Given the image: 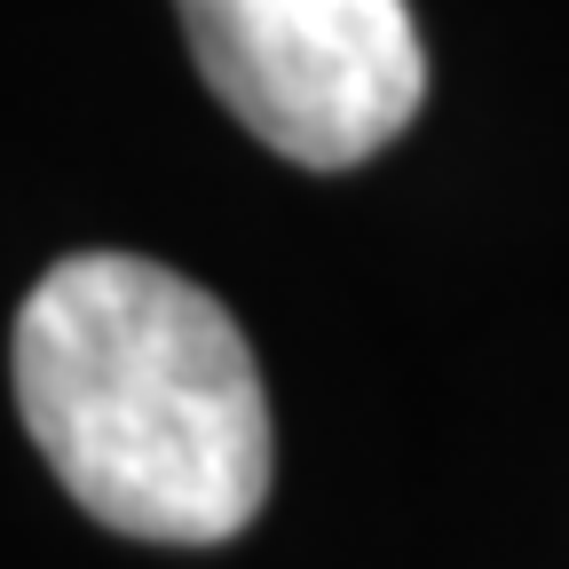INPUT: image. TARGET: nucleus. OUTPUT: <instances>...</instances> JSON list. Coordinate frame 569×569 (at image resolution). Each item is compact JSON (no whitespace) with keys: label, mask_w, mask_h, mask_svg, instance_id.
<instances>
[{"label":"nucleus","mask_w":569,"mask_h":569,"mask_svg":"<svg viewBox=\"0 0 569 569\" xmlns=\"http://www.w3.org/2000/svg\"><path fill=\"white\" fill-rule=\"evenodd\" d=\"M17 411L103 530L222 546L269 498V396L238 317L142 253H71L24 293Z\"/></svg>","instance_id":"1"},{"label":"nucleus","mask_w":569,"mask_h":569,"mask_svg":"<svg viewBox=\"0 0 569 569\" xmlns=\"http://www.w3.org/2000/svg\"><path fill=\"white\" fill-rule=\"evenodd\" d=\"M206 88L269 151L340 174L388 151L427 96L403 0H174Z\"/></svg>","instance_id":"2"}]
</instances>
